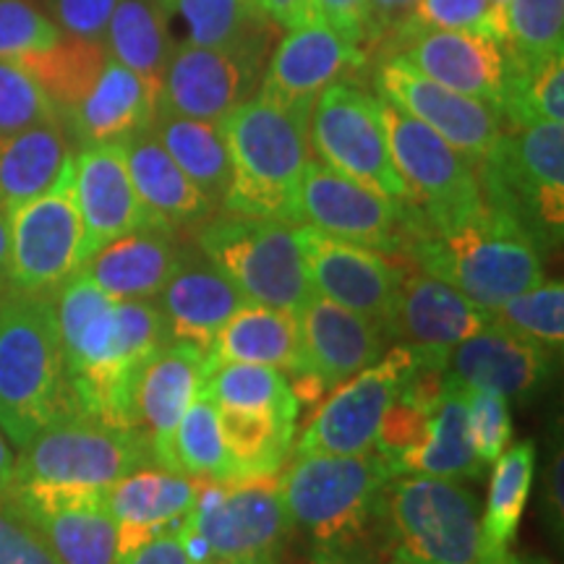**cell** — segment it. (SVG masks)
Wrapping results in <instances>:
<instances>
[{"mask_svg":"<svg viewBox=\"0 0 564 564\" xmlns=\"http://www.w3.org/2000/svg\"><path fill=\"white\" fill-rule=\"evenodd\" d=\"M53 308L79 411L112 426H133L141 371L167 345L158 303L116 301L76 272L53 299Z\"/></svg>","mask_w":564,"mask_h":564,"instance_id":"6da1fadb","label":"cell"},{"mask_svg":"<svg viewBox=\"0 0 564 564\" xmlns=\"http://www.w3.org/2000/svg\"><path fill=\"white\" fill-rule=\"evenodd\" d=\"M403 246L421 272L447 282L484 308L544 280L541 243L486 202L453 225H423L411 215Z\"/></svg>","mask_w":564,"mask_h":564,"instance_id":"7a4b0ae2","label":"cell"},{"mask_svg":"<svg viewBox=\"0 0 564 564\" xmlns=\"http://www.w3.org/2000/svg\"><path fill=\"white\" fill-rule=\"evenodd\" d=\"M390 465L377 449L361 455H295L280 476L293 528L308 535L322 564H348L373 528L387 523Z\"/></svg>","mask_w":564,"mask_h":564,"instance_id":"3957f363","label":"cell"},{"mask_svg":"<svg viewBox=\"0 0 564 564\" xmlns=\"http://www.w3.org/2000/svg\"><path fill=\"white\" fill-rule=\"evenodd\" d=\"M82 413L63 364L51 299L0 301V432L24 447L51 423Z\"/></svg>","mask_w":564,"mask_h":564,"instance_id":"277c9868","label":"cell"},{"mask_svg":"<svg viewBox=\"0 0 564 564\" xmlns=\"http://www.w3.org/2000/svg\"><path fill=\"white\" fill-rule=\"evenodd\" d=\"M230 160L223 207L232 215L299 225V192L308 162V118L253 95L220 121Z\"/></svg>","mask_w":564,"mask_h":564,"instance_id":"5b68a950","label":"cell"},{"mask_svg":"<svg viewBox=\"0 0 564 564\" xmlns=\"http://www.w3.org/2000/svg\"><path fill=\"white\" fill-rule=\"evenodd\" d=\"M478 186L489 207L520 223L544 243L564 228V123L505 126L489 160L478 162Z\"/></svg>","mask_w":564,"mask_h":564,"instance_id":"8992f818","label":"cell"},{"mask_svg":"<svg viewBox=\"0 0 564 564\" xmlns=\"http://www.w3.org/2000/svg\"><path fill=\"white\" fill-rule=\"evenodd\" d=\"M152 463L150 444L133 426H112L74 413L51 423L17 457V486L108 491L123 476Z\"/></svg>","mask_w":564,"mask_h":564,"instance_id":"52a82bcc","label":"cell"},{"mask_svg":"<svg viewBox=\"0 0 564 564\" xmlns=\"http://www.w3.org/2000/svg\"><path fill=\"white\" fill-rule=\"evenodd\" d=\"M199 249L241 291L246 303L295 314L314 295L291 223L228 212L199 230Z\"/></svg>","mask_w":564,"mask_h":564,"instance_id":"ba28073f","label":"cell"},{"mask_svg":"<svg viewBox=\"0 0 564 564\" xmlns=\"http://www.w3.org/2000/svg\"><path fill=\"white\" fill-rule=\"evenodd\" d=\"M384 512L398 552L421 564H497L484 541L476 494L460 481L392 476Z\"/></svg>","mask_w":564,"mask_h":564,"instance_id":"9c48e42d","label":"cell"},{"mask_svg":"<svg viewBox=\"0 0 564 564\" xmlns=\"http://www.w3.org/2000/svg\"><path fill=\"white\" fill-rule=\"evenodd\" d=\"M183 525L207 541L212 560L274 564L293 531L282 502L280 476L196 478Z\"/></svg>","mask_w":564,"mask_h":564,"instance_id":"30bf717a","label":"cell"},{"mask_svg":"<svg viewBox=\"0 0 564 564\" xmlns=\"http://www.w3.org/2000/svg\"><path fill=\"white\" fill-rule=\"evenodd\" d=\"M394 171L405 183L413 220L453 225L484 207L476 162L457 152L429 126L379 97Z\"/></svg>","mask_w":564,"mask_h":564,"instance_id":"8fae6325","label":"cell"},{"mask_svg":"<svg viewBox=\"0 0 564 564\" xmlns=\"http://www.w3.org/2000/svg\"><path fill=\"white\" fill-rule=\"evenodd\" d=\"M84 259V225L70 158L45 194L11 209L6 282L13 295L47 299L82 270Z\"/></svg>","mask_w":564,"mask_h":564,"instance_id":"7c38bea8","label":"cell"},{"mask_svg":"<svg viewBox=\"0 0 564 564\" xmlns=\"http://www.w3.org/2000/svg\"><path fill=\"white\" fill-rule=\"evenodd\" d=\"M308 141L316 160L327 167L387 199L408 204L405 183L394 171L384 123L379 116V97L348 82L327 87L312 108Z\"/></svg>","mask_w":564,"mask_h":564,"instance_id":"4fadbf2b","label":"cell"},{"mask_svg":"<svg viewBox=\"0 0 564 564\" xmlns=\"http://www.w3.org/2000/svg\"><path fill=\"white\" fill-rule=\"evenodd\" d=\"M419 361V348L394 345L366 369L340 382L303 429L295 455L371 453L384 413L403 392Z\"/></svg>","mask_w":564,"mask_h":564,"instance_id":"5bb4252c","label":"cell"},{"mask_svg":"<svg viewBox=\"0 0 564 564\" xmlns=\"http://www.w3.org/2000/svg\"><path fill=\"white\" fill-rule=\"evenodd\" d=\"M373 84H377V97L429 126L476 165L489 160L502 141L505 118L499 116V110L442 87L419 74L398 53L379 63Z\"/></svg>","mask_w":564,"mask_h":564,"instance_id":"9a60e30c","label":"cell"},{"mask_svg":"<svg viewBox=\"0 0 564 564\" xmlns=\"http://www.w3.org/2000/svg\"><path fill=\"white\" fill-rule=\"evenodd\" d=\"M408 220V204L387 199L308 158L299 192V225L377 251H394L403 246Z\"/></svg>","mask_w":564,"mask_h":564,"instance_id":"2e32d148","label":"cell"},{"mask_svg":"<svg viewBox=\"0 0 564 564\" xmlns=\"http://www.w3.org/2000/svg\"><path fill=\"white\" fill-rule=\"evenodd\" d=\"M3 510L40 535L58 564H118V528L105 491L17 486Z\"/></svg>","mask_w":564,"mask_h":564,"instance_id":"e0dca14e","label":"cell"},{"mask_svg":"<svg viewBox=\"0 0 564 564\" xmlns=\"http://www.w3.org/2000/svg\"><path fill=\"white\" fill-rule=\"evenodd\" d=\"M295 238L314 293L366 316L390 335L403 272L377 249L333 238L308 225H295Z\"/></svg>","mask_w":564,"mask_h":564,"instance_id":"ac0fdd59","label":"cell"},{"mask_svg":"<svg viewBox=\"0 0 564 564\" xmlns=\"http://www.w3.org/2000/svg\"><path fill=\"white\" fill-rule=\"evenodd\" d=\"M262 66L264 58L251 53L181 42L162 74L158 112L220 123L259 89Z\"/></svg>","mask_w":564,"mask_h":564,"instance_id":"d6986e66","label":"cell"},{"mask_svg":"<svg viewBox=\"0 0 564 564\" xmlns=\"http://www.w3.org/2000/svg\"><path fill=\"white\" fill-rule=\"evenodd\" d=\"M303 348V373L291 379L299 403L319 398L384 352L387 333L366 316L312 295L295 312Z\"/></svg>","mask_w":564,"mask_h":564,"instance_id":"ffe728a7","label":"cell"},{"mask_svg":"<svg viewBox=\"0 0 564 564\" xmlns=\"http://www.w3.org/2000/svg\"><path fill=\"white\" fill-rule=\"evenodd\" d=\"M366 66V51L345 42L322 19H306L285 30L259 82V95L312 118L316 97Z\"/></svg>","mask_w":564,"mask_h":564,"instance_id":"44dd1931","label":"cell"},{"mask_svg":"<svg viewBox=\"0 0 564 564\" xmlns=\"http://www.w3.org/2000/svg\"><path fill=\"white\" fill-rule=\"evenodd\" d=\"M440 364L447 387L489 390L514 400L528 398L546 382L552 373V350L489 324L481 333L444 350Z\"/></svg>","mask_w":564,"mask_h":564,"instance_id":"7402d4cb","label":"cell"},{"mask_svg":"<svg viewBox=\"0 0 564 564\" xmlns=\"http://www.w3.org/2000/svg\"><path fill=\"white\" fill-rule=\"evenodd\" d=\"M400 58L442 87L491 105L502 116L507 53L502 42L474 32H415L400 40Z\"/></svg>","mask_w":564,"mask_h":564,"instance_id":"603a6c76","label":"cell"},{"mask_svg":"<svg viewBox=\"0 0 564 564\" xmlns=\"http://www.w3.org/2000/svg\"><path fill=\"white\" fill-rule=\"evenodd\" d=\"M74 186L82 212L87 259L126 232L152 228L133 192L123 141L82 147V152L74 158Z\"/></svg>","mask_w":564,"mask_h":564,"instance_id":"cb8c5ba5","label":"cell"},{"mask_svg":"<svg viewBox=\"0 0 564 564\" xmlns=\"http://www.w3.org/2000/svg\"><path fill=\"white\" fill-rule=\"evenodd\" d=\"M202 382L204 352L181 343H167L141 371L133 392V426L144 434L158 468L175 470V429L202 392Z\"/></svg>","mask_w":564,"mask_h":564,"instance_id":"d4e9b609","label":"cell"},{"mask_svg":"<svg viewBox=\"0 0 564 564\" xmlns=\"http://www.w3.org/2000/svg\"><path fill=\"white\" fill-rule=\"evenodd\" d=\"M489 327L486 308L455 291L447 282L426 272L400 278L394 299L390 335L403 337L405 345L442 356L468 337Z\"/></svg>","mask_w":564,"mask_h":564,"instance_id":"484cf974","label":"cell"},{"mask_svg":"<svg viewBox=\"0 0 564 564\" xmlns=\"http://www.w3.org/2000/svg\"><path fill=\"white\" fill-rule=\"evenodd\" d=\"M154 116L158 91L108 55L91 87L61 112V123L82 147H89L137 137L150 129Z\"/></svg>","mask_w":564,"mask_h":564,"instance_id":"4316f807","label":"cell"},{"mask_svg":"<svg viewBox=\"0 0 564 564\" xmlns=\"http://www.w3.org/2000/svg\"><path fill=\"white\" fill-rule=\"evenodd\" d=\"M196 478L144 465L105 491V507L118 528V556L181 528L194 502Z\"/></svg>","mask_w":564,"mask_h":564,"instance_id":"83f0119b","label":"cell"},{"mask_svg":"<svg viewBox=\"0 0 564 564\" xmlns=\"http://www.w3.org/2000/svg\"><path fill=\"white\" fill-rule=\"evenodd\" d=\"M183 262L171 230L139 228L97 249L79 272L116 301H152Z\"/></svg>","mask_w":564,"mask_h":564,"instance_id":"f1b7e54d","label":"cell"},{"mask_svg":"<svg viewBox=\"0 0 564 564\" xmlns=\"http://www.w3.org/2000/svg\"><path fill=\"white\" fill-rule=\"evenodd\" d=\"M246 303L232 282L209 262H183L160 291L158 308L167 343L209 348L223 324Z\"/></svg>","mask_w":564,"mask_h":564,"instance_id":"f546056e","label":"cell"},{"mask_svg":"<svg viewBox=\"0 0 564 564\" xmlns=\"http://www.w3.org/2000/svg\"><path fill=\"white\" fill-rule=\"evenodd\" d=\"M123 147L133 192H137L152 228L173 232L207 220L215 212V204L175 165V160L150 129L126 139Z\"/></svg>","mask_w":564,"mask_h":564,"instance_id":"4dcf8cb0","label":"cell"},{"mask_svg":"<svg viewBox=\"0 0 564 564\" xmlns=\"http://www.w3.org/2000/svg\"><path fill=\"white\" fill-rule=\"evenodd\" d=\"M223 364H264L285 371L288 379L301 377L303 348L295 314L243 303L204 350V373Z\"/></svg>","mask_w":564,"mask_h":564,"instance_id":"1f68e13d","label":"cell"},{"mask_svg":"<svg viewBox=\"0 0 564 564\" xmlns=\"http://www.w3.org/2000/svg\"><path fill=\"white\" fill-rule=\"evenodd\" d=\"M387 465L392 476L419 474L447 478V481L481 476L484 463L478 460L474 442H470L463 390L447 387L429 415L426 436L415 447L390 457Z\"/></svg>","mask_w":564,"mask_h":564,"instance_id":"d6a6232c","label":"cell"},{"mask_svg":"<svg viewBox=\"0 0 564 564\" xmlns=\"http://www.w3.org/2000/svg\"><path fill=\"white\" fill-rule=\"evenodd\" d=\"M160 6L188 45L243 51L257 58L267 55V40L278 26L253 0H160Z\"/></svg>","mask_w":564,"mask_h":564,"instance_id":"836d02e7","label":"cell"},{"mask_svg":"<svg viewBox=\"0 0 564 564\" xmlns=\"http://www.w3.org/2000/svg\"><path fill=\"white\" fill-rule=\"evenodd\" d=\"M70 158L68 131L61 121L0 133V204L11 212L45 194Z\"/></svg>","mask_w":564,"mask_h":564,"instance_id":"e575fe53","label":"cell"},{"mask_svg":"<svg viewBox=\"0 0 564 564\" xmlns=\"http://www.w3.org/2000/svg\"><path fill=\"white\" fill-rule=\"evenodd\" d=\"M105 51L158 91L173 53V34L160 0H118L102 40Z\"/></svg>","mask_w":564,"mask_h":564,"instance_id":"d590c367","label":"cell"},{"mask_svg":"<svg viewBox=\"0 0 564 564\" xmlns=\"http://www.w3.org/2000/svg\"><path fill=\"white\" fill-rule=\"evenodd\" d=\"M150 131L194 186L215 207L223 204L230 186V160L220 123L158 112Z\"/></svg>","mask_w":564,"mask_h":564,"instance_id":"8d00e7d4","label":"cell"},{"mask_svg":"<svg viewBox=\"0 0 564 564\" xmlns=\"http://www.w3.org/2000/svg\"><path fill=\"white\" fill-rule=\"evenodd\" d=\"M220 411L223 442L228 449L232 478L278 474L291 449L295 415L262 411Z\"/></svg>","mask_w":564,"mask_h":564,"instance_id":"74e56055","label":"cell"},{"mask_svg":"<svg viewBox=\"0 0 564 564\" xmlns=\"http://www.w3.org/2000/svg\"><path fill=\"white\" fill-rule=\"evenodd\" d=\"M535 474V444L518 442L494 460L489 499L481 514L484 541L494 560H502L523 518Z\"/></svg>","mask_w":564,"mask_h":564,"instance_id":"f35d334b","label":"cell"},{"mask_svg":"<svg viewBox=\"0 0 564 564\" xmlns=\"http://www.w3.org/2000/svg\"><path fill=\"white\" fill-rule=\"evenodd\" d=\"M202 394L223 411H262L299 419L301 403L285 371L264 364H223L204 373Z\"/></svg>","mask_w":564,"mask_h":564,"instance_id":"ab89813d","label":"cell"},{"mask_svg":"<svg viewBox=\"0 0 564 564\" xmlns=\"http://www.w3.org/2000/svg\"><path fill=\"white\" fill-rule=\"evenodd\" d=\"M105 61H108L105 45L63 34L51 51L26 55L19 63L37 76V82L47 91L61 118V112L79 100L84 91L91 87V82L100 76Z\"/></svg>","mask_w":564,"mask_h":564,"instance_id":"60d3db41","label":"cell"},{"mask_svg":"<svg viewBox=\"0 0 564 564\" xmlns=\"http://www.w3.org/2000/svg\"><path fill=\"white\" fill-rule=\"evenodd\" d=\"M502 118L505 126L564 123V53L549 55L531 66L507 58Z\"/></svg>","mask_w":564,"mask_h":564,"instance_id":"b9f144b4","label":"cell"},{"mask_svg":"<svg viewBox=\"0 0 564 564\" xmlns=\"http://www.w3.org/2000/svg\"><path fill=\"white\" fill-rule=\"evenodd\" d=\"M502 30L507 58L520 66L564 53V0H507Z\"/></svg>","mask_w":564,"mask_h":564,"instance_id":"7bdbcfd3","label":"cell"},{"mask_svg":"<svg viewBox=\"0 0 564 564\" xmlns=\"http://www.w3.org/2000/svg\"><path fill=\"white\" fill-rule=\"evenodd\" d=\"M491 327L560 350L564 343V282L541 280L535 288L486 308Z\"/></svg>","mask_w":564,"mask_h":564,"instance_id":"ee69618b","label":"cell"},{"mask_svg":"<svg viewBox=\"0 0 564 564\" xmlns=\"http://www.w3.org/2000/svg\"><path fill=\"white\" fill-rule=\"evenodd\" d=\"M175 470L188 478H232L223 442L220 411L207 394H196L173 436Z\"/></svg>","mask_w":564,"mask_h":564,"instance_id":"f6af8a7d","label":"cell"},{"mask_svg":"<svg viewBox=\"0 0 564 564\" xmlns=\"http://www.w3.org/2000/svg\"><path fill=\"white\" fill-rule=\"evenodd\" d=\"M474 32L502 42V9L494 0H415L394 42L415 32Z\"/></svg>","mask_w":564,"mask_h":564,"instance_id":"bcb514c9","label":"cell"},{"mask_svg":"<svg viewBox=\"0 0 564 564\" xmlns=\"http://www.w3.org/2000/svg\"><path fill=\"white\" fill-rule=\"evenodd\" d=\"M61 121L58 110L37 76L19 61L0 58V133Z\"/></svg>","mask_w":564,"mask_h":564,"instance_id":"7dc6e473","label":"cell"},{"mask_svg":"<svg viewBox=\"0 0 564 564\" xmlns=\"http://www.w3.org/2000/svg\"><path fill=\"white\" fill-rule=\"evenodd\" d=\"M63 32L34 0H0V58L21 61L51 51Z\"/></svg>","mask_w":564,"mask_h":564,"instance_id":"c3c4849f","label":"cell"},{"mask_svg":"<svg viewBox=\"0 0 564 564\" xmlns=\"http://www.w3.org/2000/svg\"><path fill=\"white\" fill-rule=\"evenodd\" d=\"M465 394V421L474 442L478 460L489 465L505 453L510 444L512 419L507 398L489 390H463Z\"/></svg>","mask_w":564,"mask_h":564,"instance_id":"681fc988","label":"cell"},{"mask_svg":"<svg viewBox=\"0 0 564 564\" xmlns=\"http://www.w3.org/2000/svg\"><path fill=\"white\" fill-rule=\"evenodd\" d=\"M34 3L66 37L102 45L105 30H108L118 0H34Z\"/></svg>","mask_w":564,"mask_h":564,"instance_id":"f907efd6","label":"cell"},{"mask_svg":"<svg viewBox=\"0 0 564 564\" xmlns=\"http://www.w3.org/2000/svg\"><path fill=\"white\" fill-rule=\"evenodd\" d=\"M429 415H432V408L413 403L405 392H400L398 398H394V403L390 405V411L384 413L377 442H373V449H377L384 460H390V457L415 447V444L426 436Z\"/></svg>","mask_w":564,"mask_h":564,"instance_id":"816d5d0a","label":"cell"},{"mask_svg":"<svg viewBox=\"0 0 564 564\" xmlns=\"http://www.w3.org/2000/svg\"><path fill=\"white\" fill-rule=\"evenodd\" d=\"M0 564H58L40 535L0 507Z\"/></svg>","mask_w":564,"mask_h":564,"instance_id":"f5cc1de1","label":"cell"},{"mask_svg":"<svg viewBox=\"0 0 564 564\" xmlns=\"http://www.w3.org/2000/svg\"><path fill=\"white\" fill-rule=\"evenodd\" d=\"M308 19H322L335 34L356 47H366L364 0H312Z\"/></svg>","mask_w":564,"mask_h":564,"instance_id":"db71d44e","label":"cell"},{"mask_svg":"<svg viewBox=\"0 0 564 564\" xmlns=\"http://www.w3.org/2000/svg\"><path fill=\"white\" fill-rule=\"evenodd\" d=\"M415 0H364V24H366V45H379V42L403 30L408 17L413 13Z\"/></svg>","mask_w":564,"mask_h":564,"instance_id":"11a10c76","label":"cell"},{"mask_svg":"<svg viewBox=\"0 0 564 564\" xmlns=\"http://www.w3.org/2000/svg\"><path fill=\"white\" fill-rule=\"evenodd\" d=\"M118 564H192V560H188L186 549H183L181 528H173V531L154 535L152 541L121 556Z\"/></svg>","mask_w":564,"mask_h":564,"instance_id":"9f6ffc18","label":"cell"},{"mask_svg":"<svg viewBox=\"0 0 564 564\" xmlns=\"http://www.w3.org/2000/svg\"><path fill=\"white\" fill-rule=\"evenodd\" d=\"M253 3L282 30H291V26L308 19V3L312 0H253Z\"/></svg>","mask_w":564,"mask_h":564,"instance_id":"6f0895ef","label":"cell"},{"mask_svg":"<svg viewBox=\"0 0 564 564\" xmlns=\"http://www.w3.org/2000/svg\"><path fill=\"white\" fill-rule=\"evenodd\" d=\"M13 481H17V457H13L9 442L0 432V505L11 497Z\"/></svg>","mask_w":564,"mask_h":564,"instance_id":"680465c9","label":"cell"},{"mask_svg":"<svg viewBox=\"0 0 564 564\" xmlns=\"http://www.w3.org/2000/svg\"><path fill=\"white\" fill-rule=\"evenodd\" d=\"M9 251H11V212L0 204V291L9 288L6 274H9Z\"/></svg>","mask_w":564,"mask_h":564,"instance_id":"91938a15","label":"cell"},{"mask_svg":"<svg viewBox=\"0 0 564 564\" xmlns=\"http://www.w3.org/2000/svg\"><path fill=\"white\" fill-rule=\"evenodd\" d=\"M554 505H556V514L562 518V455H556V465H554Z\"/></svg>","mask_w":564,"mask_h":564,"instance_id":"94428289","label":"cell"},{"mask_svg":"<svg viewBox=\"0 0 564 564\" xmlns=\"http://www.w3.org/2000/svg\"><path fill=\"white\" fill-rule=\"evenodd\" d=\"M497 564H549V562H544V560H528V556H514V554L507 552Z\"/></svg>","mask_w":564,"mask_h":564,"instance_id":"6125c7cd","label":"cell"},{"mask_svg":"<svg viewBox=\"0 0 564 564\" xmlns=\"http://www.w3.org/2000/svg\"><path fill=\"white\" fill-rule=\"evenodd\" d=\"M207 564H259V562H251V560H209Z\"/></svg>","mask_w":564,"mask_h":564,"instance_id":"be15d7a7","label":"cell"},{"mask_svg":"<svg viewBox=\"0 0 564 564\" xmlns=\"http://www.w3.org/2000/svg\"><path fill=\"white\" fill-rule=\"evenodd\" d=\"M390 564H421V562H415V560H411V556H405V554H394V560L390 562Z\"/></svg>","mask_w":564,"mask_h":564,"instance_id":"e7e4bbea","label":"cell"},{"mask_svg":"<svg viewBox=\"0 0 564 564\" xmlns=\"http://www.w3.org/2000/svg\"><path fill=\"white\" fill-rule=\"evenodd\" d=\"M494 3H497L499 9H505V3H507V0H494Z\"/></svg>","mask_w":564,"mask_h":564,"instance_id":"03108f58","label":"cell"}]
</instances>
